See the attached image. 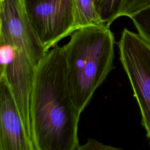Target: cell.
I'll return each instance as SVG.
<instances>
[{
	"label": "cell",
	"mask_w": 150,
	"mask_h": 150,
	"mask_svg": "<svg viewBox=\"0 0 150 150\" xmlns=\"http://www.w3.org/2000/svg\"><path fill=\"white\" fill-rule=\"evenodd\" d=\"M29 105L36 150H76L81 114L70 91L63 46L56 45L48 50L38 66Z\"/></svg>",
	"instance_id": "obj_1"
},
{
	"label": "cell",
	"mask_w": 150,
	"mask_h": 150,
	"mask_svg": "<svg viewBox=\"0 0 150 150\" xmlns=\"http://www.w3.org/2000/svg\"><path fill=\"white\" fill-rule=\"evenodd\" d=\"M115 39L110 26L74 30L63 46L71 97L81 114L114 65Z\"/></svg>",
	"instance_id": "obj_2"
},
{
	"label": "cell",
	"mask_w": 150,
	"mask_h": 150,
	"mask_svg": "<svg viewBox=\"0 0 150 150\" xmlns=\"http://www.w3.org/2000/svg\"><path fill=\"white\" fill-rule=\"evenodd\" d=\"M120 60L131 83L150 139V44L139 33L125 28L118 43Z\"/></svg>",
	"instance_id": "obj_3"
},
{
	"label": "cell",
	"mask_w": 150,
	"mask_h": 150,
	"mask_svg": "<svg viewBox=\"0 0 150 150\" xmlns=\"http://www.w3.org/2000/svg\"><path fill=\"white\" fill-rule=\"evenodd\" d=\"M30 23L47 52L76 30L74 0H23Z\"/></svg>",
	"instance_id": "obj_4"
},
{
	"label": "cell",
	"mask_w": 150,
	"mask_h": 150,
	"mask_svg": "<svg viewBox=\"0 0 150 150\" xmlns=\"http://www.w3.org/2000/svg\"><path fill=\"white\" fill-rule=\"evenodd\" d=\"M0 38L23 48L37 67L47 52L33 30L23 0H0Z\"/></svg>",
	"instance_id": "obj_5"
},
{
	"label": "cell",
	"mask_w": 150,
	"mask_h": 150,
	"mask_svg": "<svg viewBox=\"0 0 150 150\" xmlns=\"http://www.w3.org/2000/svg\"><path fill=\"white\" fill-rule=\"evenodd\" d=\"M0 150H36L4 79H0Z\"/></svg>",
	"instance_id": "obj_6"
},
{
	"label": "cell",
	"mask_w": 150,
	"mask_h": 150,
	"mask_svg": "<svg viewBox=\"0 0 150 150\" xmlns=\"http://www.w3.org/2000/svg\"><path fill=\"white\" fill-rule=\"evenodd\" d=\"M150 7V0H104L98 12L103 22L110 26L121 16L132 18Z\"/></svg>",
	"instance_id": "obj_7"
},
{
	"label": "cell",
	"mask_w": 150,
	"mask_h": 150,
	"mask_svg": "<svg viewBox=\"0 0 150 150\" xmlns=\"http://www.w3.org/2000/svg\"><path fill=\"white\" fill-rule=\"evenodd\" d=\"M76 29L86 27H102L105 24L97 10L96 0H74Z\"/></svg>",
	"instance_id": "obj_8"
},
{
	"label": "cell",
	"mask_w": 150,
	"mask_h": 150,
	"mask_svg": "<svg viewBox=\"0 0 150 150\" xmlns=\"http://www.w3.org/2000/svg\"><path fill=\"white\" fill-rule=\"evenodd\" d=\"M138 33L150 44V7L132 18Z\"/></svg>",
	"instance_id": "obj_9"
},
{
	"label": "cell",
	"mask_w": 150,
	"mask_h": 150,
	"mask_svg": "<svg viewBox=\"0 0 150 150\" xmlns=\"http://www.w3.org/2000/svg\"><path fill=\"white\" fill-rule=\"evenodd\" d=\"M76 150H123L121 148H115L110 145H105L93 138H89L87 141L83 144L79 145Z\"/></svg>",
	"instance_id": "obj_10"
},
{
	"label": "cell",
	"mask_w": 150,
	"mask_h": 150,
	"mask_svg": "<svg viewBox=\"0 0 150 150\" xmlns=\"http://www.w3.org/2000/svg\"><path fill=\"white\" fill-rule=\"evenodd\" d=\"M104 0H96V6H97V10L98 11L102 3L103 2Z\"/></svg>",
	"instance_id": "obj_11"
}]
</instances>
